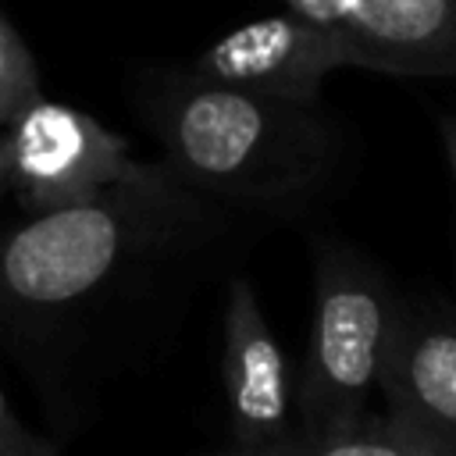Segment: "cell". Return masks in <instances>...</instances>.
Returning a JSON list of instances; mask_svg holds the SVG:
<instances>
[{"instance_id": "obj_1", "label": "cell", "mask_w": 456, "mask_h": 456, "mask_svg": "<svg viewBox=\"0 0 456 456\" xmlns=\"http://www.w3.org/2000/svg\"><path fill=\"white\" fill-rule=\"evenodd\" d=\"M142 110L164 150L160 164L214 203L285 210L314 196L342 157L321 103L221 86L185 68L160 75Z\"/></svg>"}, {"instance_id": "obj_2", "label": "cell", "mask_w": 456, "mask_h": 456, "mask_svg": "<svg viewBox=\"0 0 456 456\" xmlns=\"http://www.w3.org/2000/svg\"><path fill=\"white\" fill-rule=\"evenodd\" d=\"M214 221L210 200L189 192L164 164L142 182L28 214L0 235V310L7 317L71 310L146 253L203 239Z\"/></svg>"}, {"instance_id": "obj_3", "label": "cell", "mask_w": 456, "mask_h": 456, "mask_svg": "<svg viewBox=\"0 0 456 456\" xmlns=\"http://www.w3.org/2000/svg\"><path fill=\"white\" fill-rule=\"evenodd\" d=\"M399 303L381 271L346 242H321L314 264V324L299 381L306 445L360 420L381 388Z\"/></svg>"}, {"instance_id": "obj_4", "label": "cell", "mask_w": 456, "mask_h": 456, "mask_svg": "<svg viewBox=\"0 0 456 456\" xmlns=\"http://www.w3.org/2000/svg\"><path fill=\"white\" fill-rule=\"evenodd\" d=\"M0 142L7 189L25 214L68 207L160 171V164L135 160L128 139L93 114L46 96L21 107L0 128Z\"/></svg>"}, {"instance_id": "obj_5", "label": "cell", "mask_w": 456, "mask_h": 456, "mask_svg": "<svg viewBox=\"0 0 456 456\" xmlns=\"http://www.w3.org/2000/svg\"><path fill=\"white\" fill-rule=\"evenodd\" d=\"M221 388L228 431L239 449L267 456H303L296 363L271 331L256 285L235 278L221 321Z\"/></svg>"}, {"instance_id": "obj_6", "label": "cell", "mask_w": 456, "mask_h": 456, "mask_svg": "<svg viewBox=\"0 0 456 456\" xmlns=\"http://www.w3.org/2000/svg\"><path fill=\"white\" fill-rule=\"evenodd\" d=\"M338 68H356L353 50L331 28L281 7L214 39L185 71L278 100L321 103V86Z\"/></svg>"}, {"instance_id": "obj_7", "label": "cell", "mask_w": 456, "mask_h": 456, "mask_svg": "<svg viewBox=\"0 0 456 456\" xmlns=\"http://www.w3.org/2000/svg\"><path fill=\"white\" fill-rule=\"evenodd\" d=\"M331 28L356 68L456 78V0H278Z\"/></svg>"}, {"instance_id": "obj_8", "label": "cell", "mask_w": 456, "mask_h": 456, "mask_svg": "<svg viewBox=\"0 0 456 456\" xmlns=\"http://www.w3.org/2000/svg\"><path fill=\"white\" fill-rule=\"evenodd\" d=\"M385 410L456 449V314L399 310L381 370Z\"/></svg>"}, {"instance_id": "obj_9", "label": "cell", "mask_w": 456, "mask_h": 456, "mask_svg": "<svg viewBox=\"0 0 456 456\" xmlns=\"http://www.w3.org/2000/svg\"><path fill=\"white\" fill-rule=\"evenodd\" d=\"M303 456H456L428 431L413 428L395 413H363L360 420L310 442Z\"/></svg>"}, {"instance_id": "obj_10", "label": "cell", "mask_w": 456, "mask_h": 456, "mask_svg": "<svg viewBox=\"0 0 456 456\" xmlns=\"http://www.w3.org/2000/svg\"><path fill=\"white\" fill-rule=\"evenodd\" d=\"M36 96H43L36 57L28 53L18 28L0 14V128Z\"/></svg>"}, {"instance_id": "obj_11", "label": "cell", "mask_w": 456, "mask_h": 456, "mask_svg": "<svg viewBox=\"0 0 456 456\" xmlns=\"http://www.w3.org/2000/svg\"><path fill=\"white\" fill-rule=\"evenodd\" d=\"M36 435L14 417V410H11V403H7V392H4V385H0V452H7V449H18V445H28Z\"/></svg>"}, {"instance_id": "obj_12", "label": "cell", "mask_w": 456, "mask_h": 456, "mask_svg": "<svg viewBox=\"0 0 456 456\" xmlns=\"http://www.w3.org/2000/svg\"><path fill=\"white\" fill-rule=\"evenodd\" d=\"M442 142H445V160H449L452 185H456V114L442 118Z\"/></svg>"}, {"instance_id": "obj_13", "label": "cell", "mask_w": 456, "mask_h": 456, "mask_svg": "<svg viewBox=\"0 0 456 456\" xmlns=\"http://www.w3.org/2000/svg\"><path fill=\"white\" fill-rule=\"evenodd\" d=\"M0 456H57L43 438H32L28 445H18V449H7V452H0Z\"/></svg>"}, {"instance_id": "obj_14", "label": "cell", "mask_w": 456, "mask_h": 456, "mask_svg": "<svg viewBox=\"0 0 456 456\" xmlns=\"http://www.w3.org/2000/svg\"><path fill=\"white\" fill-rule=\"evenodd\" d=\"M7 192V160H4V142H0V200Z\"/></svg>"}, {"instance_id": "obj_15", "label": "cell", "mask_w": 456, "mask_h": 456, "mask_svg": "<svg viewBox=\"0 0 456 456\" xmlns=\"http://www.w3.org/2000/svg\"><path fill=\"white\" fill-rule=\"evenodd\" d=\"M210 456H267V452H253V449H232V452H210Z\"/></svg>"}]
</instances>
